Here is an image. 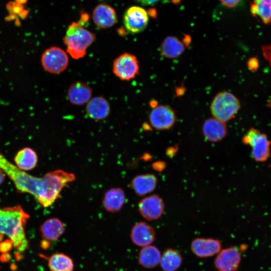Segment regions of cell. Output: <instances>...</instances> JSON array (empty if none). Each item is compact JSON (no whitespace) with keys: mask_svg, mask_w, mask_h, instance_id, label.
<instances>
[{"mask_svg":"<svg viewBox=\"0 0 271 271\" xmlns=\"http://www.w3.org/2000/svg\"><path fill=\"white\" fill-rule=\"evenodd\" d=\"M0 169L13 182L20 193L32 195L45 208L52 206L64 188L76 179L75 175L62 170L34 177L11 163L0 152Z\"/></svg>","mask_w":271,"mask_h":271,"instance_id":"6da1fadb","label":"cell"},{"mask_svg":"<svg viewBox=\"0 0 271 271\" xmlns=\"http://www.w3.org/2000/svg\"><path fill=\"white\" fill-rule=\"evenodd\" d=\"M29 217L20 205L0 207V235L8 236L21 253L28 247L25 228Z\"/></svg>","mask_w":271,"mask_h":271,"instance_id":"7a4b0ae2","label":"cell"},{"mask_svg":"<svg viewBox=\"0 0 271 271\" xmlns=\"http://www.w3.org/2000/svg\"><path fill=\"white\" fill-rule=\"evenodd\" d=\"M95 39L94 33L77 22L68 27L63 42L69 55L74 59H79L86 55L88 48Z\"/></svg>","mask_w":271,"mask_h":271,"instance_id":"3957f363","label":"cell"},{"mask_svg":"<svg viewBox=\"0 0 271 271\" xmlns=\"http://www.w3.org/2000/svg\"><path fill=\"white\" fill-rule=\"evenodd\" d=\"M240 106L239 100L234 94L222 91L213 98L210 110L214 117L225 123L235 117Z\"/></svg>","mask_w":271,"mask_h":271,"instance_id":"277c9868","label":"cell"},{"mask_svg":"<svg viewBox=\"0 0 271 271\" xmlns=\"http://www.w3.org/2000/svg\"><path fill=\"white\" fill-rule=\"evenodd\" d=\"M242 142L251 147V155L256 162H264L269 158L271 141L258 129L250 128L242 137Z\"/></svg>","mask_w":271,"mask_h":271,"instance_id":"5b68a950","label":"cell"},{"mask_svg":"<svg viewBox=\"0 0 271 271\" xmlns=\"http://www.w3.org/2000/svg\"><path fill=\"white\" fill-rule=\"evenodd\" d=\"M69 57L62 48L52 46L46 49L43 53L41 62L47 72L58 74L65 71L69 65Z\"/></svg>","mask_w":271,"mask_h":271,"instance_id":"8992f818","label":"cell"},{"mask_svg":"<svg viewBox=\"0 0 271 271\" xmlns=\"http://www.w3.org/2000/svg\"><path fill=\"white\" fill-rule=\"evenodd\" d=\"M139 63L134 55L125 52L113 61L112 72L118 78L128 81L134 78L139 73Z\"/></svg>","mask_w":271,"mask_h":271,"instance_id":"52a82bcc","label":"cell"},{"mask_svg":"<svg viewBox=\"0 0 271 271\" xmlns=\"http://www.w3.org/2000/svg\"><path fill=\"white\" fill-rule=\"evenodd\" d=\"M241 261L240 250L236 246H230L221 249L216 254L214 265L217 271H237Z\"/></svg>","mask_w":271,"mask_h":271,"instance_id":"ba28073f","label":"cell"},{"mask_svg":"<svg viewBox=\"0 0 271 271\" xmlns=\"http://www.w3.org/2000/svg\"><path fill=\"white\" fill-rule=\"evenodd\" d=\"M123 22L125 29L131 33H138L144 31L148 26L149 17L143 8L133 6L125 12Z\"/></svg>","mask_w":271,"mask_h":271,"instance_id":"9c48e42d","label":"cell"},{"mask_svg":"<svg viewBox=\"0 0 271 271\" xmlns=\"http://www.w3.org/2000/svg\"><path fill=\"white\" fill-rule=\"evenodd\" d=\"M149 119L152 126L157 130L171 128L176 121L174 110L165 105H157L153 108L149 114Z\"/></svg>","mask_w":271,"mask_h":271,"instance_id":"30bf717a","label":"cell"},{"mask_svg":"<svg viewBox=\"0 0 271 271\" xmlns=\"http://www.w3.org/2000/svg\"><path fill=\"white\" fill-rule=\"evenodd\" d=\"M165 205L163 199L154 194L142 199L138 204V210L141 215L149 221L160 218L164 211Z\"/></svg>","mask_w":271,"mask_h":271,"instance_id":"8fae6325","label":"cell"},{"mask_svg":"<svg viewBox=\"0 0 271 271\" xmlns=\"http://www.w3.org/2000/svg\"><path fill=\"white\" fill-rule=\"evenodd\" d=\"M190 248L199 258H207L216 255L222 249L221 241L216 238L197 237L192 240Z\"/></svg>","mask_w":271,"mask_h":271,"instance_id":"7c38bea8","label":"cell"},{"mask_svg":"<svg viewBox=\"0 0 271 271\" xmlns=\"http://www.w3.org/2000/svg\"><path fill=\"white\" fill-rule=\"evenodd\" d=\"M155 229L150 224L140 221L132 227L130 238L132 242L137 246L143 247L152 243L156 240Z\"/></svg>","mask_w":271,"mask_h":271,"instance_id":"4fadbf2b","label":"cell"},{"mask_svg":"<svg viewBox=\"0 0 271 271\" xmlns=\"http://www.w3.org/2000/svg\"><path fill=\"white\" fill-rule=\"evenodd\" d=\"M67 95L71 104L77 106L87 104L92 98V90L87 83L77 81L69 87Z\"/></svg>","mask_w":271,"mask_h":271,"instance_id":"5bb4252c","label":"cell"},{"mask_svg":"<svg viewBox=\"0 0 271 271\" xmlns=\"http://www.w3.org/2000/svg\"><path fill=\"white\" fill-rule=\"evenodd\" d=\"M92 19L94 24L101 29L109 28L117 22L115 10L106 4H99L94 8Z\"/></svg>","mask_w":271,"mask_h":271,"instance_id":"9a60e30c","label":"cell"},{"mask_svg":"<svg viewBox=\"0 0 271 271\" xmlns=\"http://www.w3.org/2000/svg\"><path fill=\"white\" fill-rule=\"evenodd\" d=\"M110 112V104L102 96L93 97L86 104V114L93 120L99 121L105 119L108 116Z\"/></svg>","mask_w":271,"mask_h":271,"instance_id":"2e32d148","label":"cell"},{"mask_svg":"<svg viewBox=\"0 0 271 271\" xmlns=\"http://www.w3.org/2000/svg\"><path fill=\"white\" fill-rule=\"evenodd\" d=\"M205 138L210 142H218L223 140L227 134L225 122L215 117L206 119L202 126Z\"/></svg>","mask_w":271,"mask_h":271,"instance_id":"e0dca14e","label":"cell"},{"mask_svg":"<svg viewBox=\"0 0 271 271\" xmlns=\"http://www.w3.org/2000/svg\"><path fill=\"white\" fill-rule=\"evenodd\" d=\"M125 195L120 188H113L104 194L102 200L104 208L108 212L115 213L120 211L125 201Z\"/></svg>","mask_w":271,"mask_h":271,"instance_id":"ac0fdd59","label":"cell"},{"mask_svg":"<svg viewBox=\"0 0 271 271\" xmlns=\"http://www.w3.org/2000/svg\"><path fill=\"white\" fill-rule=\"evenodd\" d=\"M64 223L56 217L45 220L40 226V232L44 239L48 241L58 240L65 231Z\"/></svg>","mask_w":271,"mask_h":271,"instance_id":"d6986e66","label":"cell"},{"mask_svg":"<svg viewBox=\"0 0 271 271\" xmlns=\"http://www.w3.org/2000/svg\"><path fill=\"white\" fill-rule=\"evenodd\" d=\"M157 179L153 174L139 175L130 182V187L139 196H142L153 192L156 188Z\"/></svg>","mask_w":271,"mask_h":271,"instance_id":"ffe728a7","label":"cell"},{"mask_svg":"<svg viewBox=\"0 0 271 271\" xmlns=\"http://www.w3.org/2000/svg\"><path fill=\"white\" fill-rule=\"evenodd\" d=\"M161 254L155 245L151 244L142 247L138 254V263L144 268H154L160 264Z\"/></svg>","mask_w":271,"mask_h":271,"instance_id":"44dd1931","label":"cell"},{"mask_svg":"<svg viewBox=\"0 0 271 271\" xmlns=\"http://www.w3.org/2000/svg\"><path fill=\"white\" fill-rule=\"evenodd\" d=\"M185 45L177 37L168 36L162 41L160 46L161 54L169 59H175L180 57L184 52Z\"/></svg>","mask_w":271,"mask_h":271,"instance_id":"7402d4cb","label":"cell"},{"mask_svg":"<svg viewBox=\"0 0 271 271\" xmlns=\"http://www.w3.org/2000/svg\"><path fill=\"white\" fill-rule=\"evenodd\" d=\"M182 262L181 253L176 249L169 248L161 254L160 265L163 271H177Z\"/></svg>","mask_w":271,"mask_h":271,"instance_id":"603a6c76","label":"cell"},{"mask_svg":"<svg viewBox=\"0 0 271 271\" xmlns=\"http://www.w3.org/2000/svg\"><path fill=\"white\" fill-rule=\"evenodd\" d=\"M14 161L16 166L22 171H29L34 169L38 162L36 152L31 148H24L16 155Z\"/></svg>","mask_w":271,"mask_h":271,"instance_id":"cb8c5ba5","label":"cell"},{"mask_svg":"<svg viewBox=\"0 0 271 271\" xmlns=\"http://www.w3.org/2000/svg\"><path fill=\"white\" fill-rule=\"evenodd\" d=\"M50 271H74L75 265L72 258L63 252L52 254L48 258Z\"/></svg>","mask_w":271,"mask_h":271,"instance_id":"d4e9b609","label":"cell"},{"mask_svg":"<svg viewBox=\"0 0 271 271\" xmlns=\"http://www.w3.org/2000/svg\"><path fill=\"white\" fill-rule=\"evenodd\" d=\"M252 16L258 17L265 25L271 24V0H253L250 4Z\"/></svg>","mask_w":271,"mask_h":271,"instance_id":"484cf974","label":"cell"},{"mask_svg":"<svg viewBox=\"0 0 271 271\" xmlns=\"http://www.w3.org/2000/svg\"><path fill=\"white\" fill-rule=\"evenodd\" d=\"M6 7L10 15L14 16L17 15L21 16L26 10L24 5L18 4L15 2H10L8 3Z\"/></svg>","mask_w":271,"mask_h":271,"instance_id":"4316f807","label":"cell"},{"mask_svg":"<svg viewBox=\"0 0 271 271\" xmlns=\"http://www.w3.org/2000/svg\"><path fill=\"white\" fill-rule=\"evenodd\" d=\"M14 246L13 241L10 239H6L0 242V252L8 253Z\"/></svg>","mask_w":271,"mask_h":271,"instance_id":"83f0119b","label":"cell"},{"mask_svg":"<svg viewBox=\"0 0 271 271\" xmlns=\"http://www.w3.org/2000/svg\"><path fill=\"white\" fill-rule=\"evenodd\" d=\"M247 65L249 70L252 72L256 71L259 67V61L255 57L249 58L247 61Z\"/></svg>","mask_w":271,"mask_h":271,"instance_id":"f1b7e54d","label":"cell"},{"mask_svg":"<svg viewBox=\"0 0 271 271\" xmlns=\"http://www.w3.org/2000/svg\"><path fill=\"white\" fill-rule=\"evenodd\" d=\"M225 6L232 8L239 5L241 0H219Z\"/></svg>","mask_w":271,"mask_h":271,"instance_id":"f546056e","label":"cell"},{"mask_svg":"<svg viewBox=\"0 0 271 271\" xmlns=\"http://www.w3.org/2000/svg\"><path fill=\"white\" fill-rule=\"evenodd\" d=\"M165 163L164 162L158 161L152 165V167L157 171H163L165 168Z\"/></svg>","mask_w":271,"mask_h":271,"instance_id":"4dcf8cb0","label":"cell"},{"mask_svg":"<svg viewBox=\"0 0 271 271\" xmlns=\"http://www.w3.org/2000/svg\"><path fill=\"white\" fill-rule=\"evenodd\" d=\"M89 15L87 13H82L80 16V19L78 21V22L82 26H84L85 24H86L88 20H89Z\"/></svg>","mask_w":271,"mask_h":271,"instance_id":"1f68e13d","label":"cell"},{"mask_svg":"<svg viewBox=\"0 0 271 271\" xmlns=\"http://www.w3.org/2000/svg\"><path fill=\"white\" fill-rule=\"evenodd\" d=\"M136 2L140 3L142 5L148 6L153 5L156 4L160 0H134Z\"/></svg>","mask_w":271,"mask_h":271,"instance_id":"d6a6232c","label":"cell"},{"mask_svg":"<svg viewBox=\"0 0 271 271\" xmlns=\"http://www.w3.org/2000/svg\"><path fill=\"white\" fill-rule=\"evenodd\" d=\"M11 255L10 253H2L0 256V260L3 262H7L11 260Z\"/></svg>","mask_w":271,"mask_h":271,"instance_id":"836d02e7","label":"cell"},{"mask_svg":"<svg viewBox=\"0 0 271 271\" xmlns=\"http://www.w3.org/2000/svg\"><path fill=\"white\" fill-rule=\"evenodd\" d=\"M147 13L149 16L152 18H156L157 17V11L154 8L149 9Z\"/></svg>","mask_w":271,"mask_h":271,"instance_id":"e575fe53","label":"cell"},{"mask_svg":"<svg viewBox=\"0 0 271 271\" xmlns=\"http://www.w3.org/2000/svg\"><path fill=\"white\" fill-rule=\"evenodd\" d=\"M50 246L49 241L43 239L41 242V247L44 249H47Z\"/></svg>","mask_w":271,"mask_h":271,"instance_id":"d590c367","label":"cell"},{"mask_svg":"<svg viewBox=\"0 0 271 271\" xmlns=\"http://www.w3.org/2000/svg\"><path fill=\"white\" fill-rule=\"evenodd\" d=\"M5 176L4 172L0 169V185L4 182Z\"/></svg>","mask_w":271,"mask_h":271,"instance_id":"8d00e7d4","label":"cell"},{"mask_svg":"<svg viewBox=\"0 0 271 271\" xmlns=\"http://www.w3.org/2000/svg\"><path fill=\"white\" fill-rule=\"evenodd\" d=\"M185 39L183 40L184 44L185 45H188L191 42V38L188 35H186L184 37Z\"/></svg>","mask_w":271,"mask_h":271,"instance_id":"74e56055","label":"cell"},{"mask_svg":"<svg viewBox=\"0 0 271 271\" xmlns=\"http://www.w3.org/2000/svg\"><path fill=\"white\" fill-rule=\"evenodd\" d=\"M167 151H167V154H168L169 153L171 152L172 153L171 155H173L175 154L176 149H174V148H169Z\"/></svg>","mask_w":271,"mask_h":271,"instance_id":"f35d334b","label":"cell"},{"mask_svg":"<svg viewBox=\"0 0 271 271\" xmlns=\"http://www.w3.org/2000/svg\"><path fill=\"white\" fill-rule=\"evenodd\" d=\"M28 0H15V2L18 4L24 5Z\"/></svg>","mask_w":271,"mask_h":271,"instance_id":"ab89813d","label":"cell"},{"mask_svg":"<svg viewBox=\"0 0 271 271\" xmlns=\"http://www.w3.org/2000/svg\"><path fill=\"white\" fill-rule=\"evenodd\" d=\"M266 105L269 107H271V100H270V101Z\"/></svg>","mask_w":271,"mask_h":271,"instance_id":"60d3db41","label":"cell"}]
</instances>
